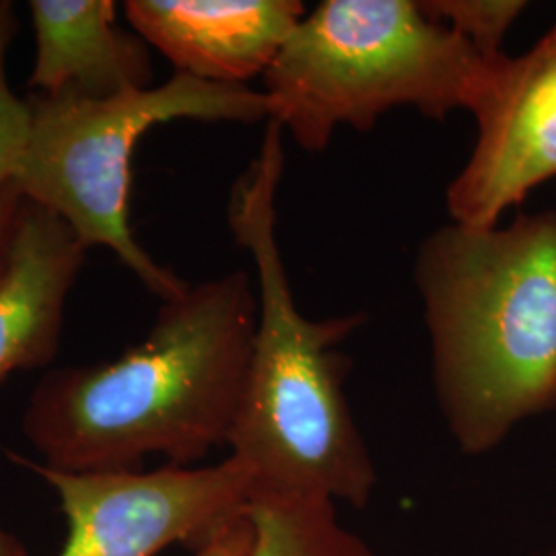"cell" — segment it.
Instances as JSON below:
<instances>
[{
	"mask_svg": "<svg viewBox=\"0 0 556 556\" xmlns=\"http://www.w3.org/2000/svg\"><path fill=\"white\" fill-rule=\"evenodd\" d=\"M25 103L29 137L13 178L23 197L64 220L87 250H112L153 295L167 301L184 293L188 282L151 258L130 229L135 147L172 119L268 122L266 96L176 73L161 87L112 100L29 91Z\"/></svg>",
	"mask_w": 556,
	"mask_h": 556,
	"instance_id": "5b68a950",
	"label": "cell"
},
{
	"mask_svg": "<svg viewBox=\"0 0 556 556\" xmlns=\"http://www.w3.org/2000/svg\"><path fill=\"white\" fill-rule=\"evenodd\" d=\"M252 542L245 556H383L321 498H252Z\"/></svg>",
	"mask_w": 556,
	"mask_h": 556,
	"instance_id": "8fae6325",
	"label": "cell"
},
{
	"mask_svg": "<svg viewBox=\"0 0 556 556\" xmlns=\"http://www.w3.org/2000/svg\"><path fill=\"white\" fill-rule=\"evenodd\" d=\"M23 204H25V197L20 186L15 184V179L2 181L0 184V277L9 260Z\"/></svg>",
	"mask_w": 556,
	"mask_h": 556,
	"instance_id": "5bb4252c",
	"label": "cell"
},
{
	"mask_svg": "<svg viewBox=\"0 0 556 556\" xmlns=\"http://www.w3.org/2000/svg\"><path fill=\"white\" fill-rule=\"evenodd\" d=\"M85 256L64 220L25 199L0 277V386L56 357L66 299Z\"/></svg>",
	"mask_w": 556,
	"mask_h": 556,
	"instance_id": "9c48e42d",
	"label": "cell"
},
{
	"mask_svg": "<svg viewBox=\"0 0 556 556\" xmlns=\"http://www.w3.org/2000/svg\"><path fill=\"white\" fill-rule=\"evenodd\" d=\"M472 116L477 142L447 186V213L459 225L495 227L556 178V25L530 52L501 62Z\"/></svg>",
	"mask_w": 556,
	"mask_h": 556,
	"instance_id": "52a82bcc",
	"label": "cell"
},
{
	"mask_svg": "<svg viewBox=\"0 0 556 556\" xmlns=\"http://www.w3.org/2000/svg\"><path fill=\"white\" fill-rule=\"evenodd\" d=\"M256 326L258 289L245 270L188 285L119 357L48 371L23 435L64 472L137 470L147 456L190 466L229 443Z\"/></svg>",
	"mask_w": 556,
	"mask_h": 556,
	"instance_id": "6da1fadb",
	"label": "cell"
},
{
	"mask_svg": "<svg viewBox=\"0 0 556 556\" xmlns=\"http://www.w3.org/2000/svg\"><path fill=\"white\" fill-rule=\"evenodd\" d=\"M29 137V110L7 80L4 60H0V184L15 178Z\"/></svg>",
	"mask_w": 556,
	"mask_h": 556,
	"instance_id": "4fadbf2b",
	"label": "cell"
},
{
	"mask_svg": "<svg viewBox=\"0 0 556 556\" xmlns=\"http://www.w3.org/2000/svg\"><path fill=\"white\" fill-rule=\"evenodd\" d=\"M17 34H20V20L13 2L0 0V60H4L7 50Z\"/></svg>",
	"mask_w": 556,
	"mask_h": 556,
	"instance_id": "2e32d148",
	"label": "cell"
},
{
	"mask_svg": "<svg viewBox=\"0 0 556 556\" xmlns=\"http://www.w3.org/2000/svg\"><path fill=\"white\" fill-rule=\"evenodd\" d=\"M307 13L298 0H128L135 34L157 48L176 73L245 85L266 75Z\"/></svg>",
	"mask_w": 556,
	"mask_h": 556,
	"instance_id": "ba28073f",
	"label": "cell"
},
{
	"mask_svg": "<svg viewBox=\"0 0 556 556\" xmlns=\"http://www.w3.org/2000/svg\"><path fill=\"white\" fill-rule=\"evenodd\" d=\"M415 277L439 408L466 456L556 408V211L450 220L422 241Z\"/></svg>",
	"mask_w": 556,
	"mask_h": 556,
	"instance_id": "3957f363",
	"label": "cell"
},
{
	"mask_svg": "<svg viewBox=\"0 0 556 556\" xmlns=\"http://www.w3.org/2000/svg\"><path fill=\"white\" fill-rule=\"evenodd\" d=\"M505 59L480 54L415 0H324L285 41L262 93L268 119L319 153L340 126L369 130L394 108L475 114Z\"/></svg>",
	"mask_w": 556,
	"mask_h": 556,
	"instance_id": "277c9868",
	"label": "cell"
},
{
	"mask_svg": "<svg viewBox=\"0 0 556 556\" xmlns=\"http://www.w3.org/2000/svg\"><path fill=\"white\" fill-rule=\"evenodd\" d=\"M429 17L447 25L489 59L505 56L503 41L528 2L521 0H427L420 2Z\"/></svg>",
	"mask_w": 556,
	"mask_h": 556,
	"instance_id": "7c38bea8",
	"label": "cell"
},
{
	"mask_svg": "<svg viewBox=\"0 0 556 556\" xmlns=\"http://www.w3.org/2000/svg\"><path fill=\"white\" fill-rule=\"evenodd\" d=\"M116 11L112 0H31V93L101 101L151 89L149 43L119 27Z\"/></svg>",
	"mask_w": 556,
	"mask_h": 556,
	"instance_id": "30bf717a",
	"label": "cell"
},
{
	"mask_svg": "<svg viewBox=\"0 0 556 556\" xmlns=\"http://www.w3.org/2000/svg\"><path fill=\"white\" fill-rule=\"evenodd\" d=\"M540 556H556V546H555V548H551V551H546V553H544V555H540Z\"/></svg>",
	"mask_w": 556,
	"mask_h": 556,
	"instance_id": "ac0fdd59",
	"label": "cell"
},
{
	"mask_svg": "<svg viewBox=\"0 0 556 556\" xmlns=\"http://www.w3.org/2000/svg\"><path fill=\"white\" fill-rule=\"evenodd\" d=\"M252 542V523L248 514L229 526L223 534L199 548L194 556H245Z\"/></svg>",
	"mask_w": 556,
	"mask_h": 556,
	"instance_id": "9a60e30c",
	"label": "cell"
},
{
	"mask_svg": "<svg viewBox=\"0 0 556 556\" xmlns=\"http://www.w3.org/2000/svg\"><path fill=\"white\" fill-rule=\"evenodd\" d=\"M282 135L266 122L258 155L229 200V227L256 270L258 326L227 447L250 478L252 498L365 509L378 472L344 394L349 358L338 349L365 318H305L295 305L277 241Z\"/></svg>",
	"mask_w": 556,
	"mask_h": 556,
	"instance_id": "7a4b0ae2",
	"label": "cell"
},
{
	"mask_svg": "<svg viewBox=\"0 0 556 556\" xmlns=\"http://www.w3.org/2000/svg\"><path fill=\"white\" fill-rule=\"evenodd\" d=\"M0 556H29L20 538L2 526H0Z\"/></svg>",
	"mask_w": 556,
	"mask_h": 556,
	"instance_id": "e0dca14e",
	"label": "cell"
},
{
	"mask_svg": "<svg viewBox=\"0 0 556 556\" xmlns=\"http://www.w3.org/2000/svg\"><path fill=\"white\" fill-rule=\"evenodd\" d=\"M59 495L66 538L59 556L194 553L248 514L252 484L231 456L213 466L167 464L151 472H64L15 456Z\"/></svg>",
	"mask_w": 556,
	"mask_h": 556,
	"instance_id": "8992f818",
	"label": "cell"
}]
</instances>
